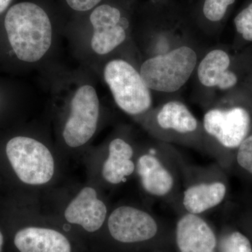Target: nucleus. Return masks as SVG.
<instances>
[{"mask_svg": "<svg viewBox=\"0 0 252 252\" xmlns=\"http://www.w3.org/2000/svg\"><path fill=\"white\" fill-rule=\"evenodd\" d=\"M235 0H205L203 11L204 16L210 22L220 23L226 16Z\"/></svg>", "mask_w": 252, "mask_h": 252, "instance_id": "obj_20", "label": "nucleus"}, {"mask_svg": "<svg viewBox=\"0 0 252 252\" xmlns=\"http://www.w3.org/2000/svg\"><path fill=\"white\" fill-rule=\"evenodd\" d=\"M45 205L39 209L51 218L78 227L88 233H97L105 224L111 207L102 190L91 182L84 185L48 190Z\"/></svg>", "mask_w": 252, "mask_h": 252, "instance_id": "obj_3", "label": "nucleus"}, {"mask_svg": "<svg viewBox=\"0 0 252 252\" xmlns=\"http://www.w3.org/2000/svg\"><path fill=\"white\" fill-rule=\"evenodd\" d=\"M6 158L23 185L44 193L54 188L61 174V157L41 141L16 136L5 148Z\"/></svg>", "mask_w": 252, "mask_h": 252, "instance_id": "obj_5", "label": "nucleus"}, {"mask_svg": "<svg viewBox=\"0 0 252 252\" xmlns=\"http://www.w3.org/2000/svg\"><path fill=\"white\" fill-rule=\"evenodd\" d=\"M182 170V214L202 216L220 206L228 198V172L217 162L195 165L184 157Z\"/></svg>", "mask_w": 252, "mask_h": 252, "instance_id": "obj_7", "label": "nucleus"}, {"mask_svg": "<svg viewBox=\"0 0 252 252\" xmlns=\"http://www.w3.org/2000/svg\"><path fill=\"white\" fill-rule=\"evenodd\" d=\"M236 37L233 47L243 49L252 46V0L234 18Z\"/></svg>", "mask_w": 252, "mask_h": 252, "instance_id": "obj_18", "label": "nucleus"}, {"mask_svg": "<svg viewBox=\"0 0 252 252\" xmlns=\"http://www.w3.org/2000/svg\"><path fill=\"white\" fill-rule=\"evenodd\" d=\"M195 73L202 87L217 94L215 100L230 94H252V46L210 50L198 61Z\"/></svg>", "mask_w": 252, "mask_h": 252, "instance_id": "obj_4", "label": "nucleus"}, {"mask_svg": "<svg viewBox=\"0 0 252 252\" xmlns=\"http://www.w3.org/2000/svg\"><path fill=\"white\" fill-rule=\"evenodd\" d=\"M4 26L10 44L21 61H39L51 47V21L46 11L34 3L11 6L5 17Z\"/></svg>", "mask_w": 252, "mask_h": 252, "instance_id": "obj_6", "label": "nucleus"}, {"mask_svg": "<svg viewBox=\"0 0 252 252\" xmlns=\"http://www.w3.org/2000/svg\"><path fill=\"white\" fill-rule=\"evenodd\" d=\"M11 1V0H0V14L7 8Z\"/></svg>", "mask_w": 252, "mask_h": 252, "instance_id": "obj_23", "label": "nucleus"}, {"mask_svg": "<svg viewBox=\"0 0 252 252\" xmlns=\"http://www.w3.org/2000/svg\"><path fill=\"white\" fill-rule=\"evenodd\" d=\"M90 21L94 29L91 47L96 54H108L126 41L128 23L117 8L100 5L91 14Z\"/></svg>", "mask_w": 252, "mask_h": 252, "instance_id": "obj_14", "label": "nucleus"}, {"mask_svg": "<svg viewBox=\"0 0 252 252\" xmlns=\"http://www.w3.org/2000/svg\"><path fill=\"white\" fill-rule=\"evenodd\" d=\"M14 243L20 252H73L72 242L67 235L44 223L28 225L18 230Z\"/></svg>", "mask_w": 252, "mask_h": 252, "instance_id": "obj_16", "label": "nucleus"}, {"mask_svg": "<svg viewBox=\"0 0 252 252\" xmlns=\"http://www.w3.org/2000/svg\"><path fill=\"white\" fill-rule=\"evenodd\" d=\"M3 243H4V236H3L2 233H1V231H0V252H1Z\"/></svg>", "mask_w": 252, "mask_h": 252, "instance_id": "obj_24", "label": "nucleus"}, {"mask_svg": "<svg viewBox=\"0 0 252 252\" xmlns=\"http://www.w3.org/2000/svg\"><path fill=\"white\" fill-rule=\"evenodd\" d=\"M230 172L252 185V128L237 149Z\"/></svg>", "mask_w": 252, "mask_h": 252, "instance_id": "obj_17", "label": "nucleus"}, {"mask_svg": "<svg viewBox=\"0 0 252 252\" xmlns=\"http://www.w3.org/2000/svg\"><path fill=\"white\" fill-rule=\"evenodd\" d=\"M220 252H252V241L242 230L228 229L218 240Z\"/></svg>", "mask_w": 252, "mask_h": 252, "instance_id": "obj_19", "label": "nucleus"}, {"mask_svg": "<svg viewBox=\"0 0 252 252\" xmlns=\"http://www.w3.org/2000/svg\"><path fill=\"white\" fill-rule=\"evenodd\" d=\"M184 156L171 144L158 142L137 147L135 177L144 193L182 214Z\"/></svg>", "mask_w": 252, "mask_h": 252, "instance_id": "obj_2", "label": "nucleus"}, {"mask_svg": "<svg viewBox=\"0 0 252 252\" xmlns=\"http://www.w3.org/2000/svg\"><path fill=\"white\" fill-rule=\"evenodd\" d=\"M137 153L130 141L114 137L99 153L87 157L89 182L103 190L124 185L135 176Z\"/></svg>", "mask_w": 252, "mask_h": 252, "instance_id": "obj_10", "label": "nucleus"}, {"mask_svg": "<svg viewBox=\"0 0 252 252\" xmlns=\"http://www.w3.org/2000/svg\"><path fill=\"white\" fill-rule=\"evenodd\" d=\"M100 115V105L93 86H81L70 102L69 114L61 132L64 147L76 152L85 147L97 130Z\"/></svg>", "mask_w": 252, "mask_h": 252, "instance_id": "obj_13", "label": "nucleus"}, {"mask_svg": "<svg viewBox=\"0 0 252 252\" xmlns=\"http://www.w3.org/2000/svg\"><path fill=\"white\" fill-rule=\"evenodd\" d=\"M198 61L196 51L183 44L146 60L141 65L140 75L151 91L173 94L187 84Z\"/></svg>", "mask_w": 252, "mask_h": 252, "instance_id": "obj_9", "label": "nucleus"}, {"mask_svg": "<svg viewBox=\"0 0 252 252\" xmlns=\"http://www.w3.org/2000/svg\"><path fill=\"white\" fill-rule=\"evenodd\" d=\"M239 220L244 223L252 225V200L247 202L245 205L239 208L238 212Z\"/></svg>", "mask_w": 252, "mask_h": 252, "instance_id": "obj_22", "label": "nucleus"}, {"mask_svg": "<svg viewBox=\"0 0 252 252\" xmlns=\"http://www.w3.org/2000/svg\"><path fill=\"white\" fill-rule=\"evenodd\" d=\"M104 227L113 240L124 245L152 241L160 232V223L154 213L130 203L111 207Z\"/></svg>", "mask_w": 252, "mask_h": 252, "instance_id": "obj_12", "label": "nucleus"}, {"mask_svg": "<svg viewBox=\"0 0 252 252\" xmlns=\"http://www.w3.org/2000/svg\"><path fill=\"white\" fill-rule=\"evenodd\" d=\"M140 117L157 141L203 152L202 123L182 101H167Z\"/></svg>", "mask_w": 252, "mask_h": 252, "instance_id": "obj_8", "label": "nucleus"}, {"mask_svg": "<svg viewBox=\"0 0 252 252\" xmlns=\"http://www.w3.org/2000/svg\"><path fill=\"white\" fill-rule=\"evenodd\" d=\"M102 0H66L72 9L78 11H87L92 9Z\"/></svg>", "mask_w": 252, "mask_h": 252, "instance_id": "obj_21", "label": "nucleus"}, {"mask_svg": "<svg viewBox=\"0 0 252 252\" xmlns=\"http://www.w3.org/2000/svg\"><path fill=\"white\" fill-rule=\"evenodd\" d=\"M104 78L123 112L140 117L152 109V91L130 63L122 59L109 61L104 67Z\"/></svg>", "mask_w": 252, "mask_h": 252, "instance_id": "obj_11", "label": "nucleus"}, {"mask_svg": "<svg viewBox=\"0 0 252 252\" xmlns=\"http://www.w3.org/2000/svg\"><path fill=\"white\" fill-rule=\"evenodd\" d=\"M175 240L180 252H216L217 237L202 216L181 214L176 225Z\"/></svg>", "mask_w": 252, "mask_h": 252, "instance_id": "obj_15", "label": "nucleus"}, {"mask_svg": "<svg viewBox=\"0 0 252 252\" xmlns=\"http://www.w3.org/2000/svg\"><path fill=\"white\" fill-rule=\"evenodd\" d=\"M203 152L230 172L237 149L252 128V94L223 96L207 106Z\"/></svg>", "mask_w": 252, "mask_h": 252, "instance_id": "obj_1", "label": "nucleus"}]
</instances>
